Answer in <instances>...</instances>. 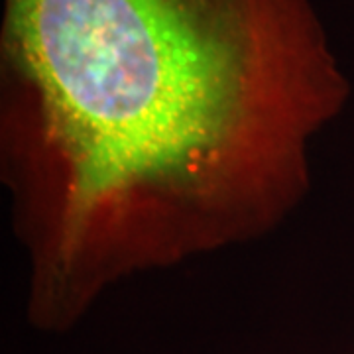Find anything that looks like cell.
<instances>
[{
    "mask_svg": "<svg viewBox=\"0 0 354 354\" xmlns=\"http://www.w3.org/2000/svg\"><path fill=\"white\" fill-rule=\"evenodd\" d=\"M4 38L71 246L260 191L344 85L309 0H6Z\"/></svg>",
    "mask_w": 354,
    "mask_h": 354,
    "instance_id": "cell-1",
    "label": "cell"
}]
</instances>
